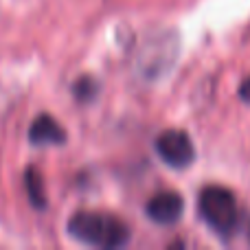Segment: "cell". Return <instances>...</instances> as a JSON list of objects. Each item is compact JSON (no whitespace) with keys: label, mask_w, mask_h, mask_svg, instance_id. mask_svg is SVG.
I'll use <instances>...</instances> for the list:
<instances>
[{"label":"cell","mask_w":250,"mask_h":250,"mask_svg":"<svg viewBox=\"0 0 250 250\" xmlns=\"http://www.w3.org/2000/svg\"><path fill=\"white\" fill-rule=\"evenodd\" d=\"M68 235L92 248H121L129 242V226L121 217L99 211H79L70 217Z\"/></svg>","instance_id":"1"},{"label":"cell","mask_w":250,"mask_h":250,"mask_svg":"<svg viewBox=\"0 0 250 250\" xmlns=\"http://www.w3.org/2000/svg\"><path fill=\"white\" fill-rule=\"evenodd\" d=\"M156 151L158 156L173 169H185L193 163L195 149L189 134L182 129H167L156 138Z\"/></svg>","instance_id":"3"},{"label":"cell","mask_w":250,"mask_h":250,"mask_svg":"<svg viewBox=\"0 0 250 250\" xmlns=\"http://www.w3.org/2000/svg\"><path fill=\"white\" fill-rule=\"evenodd\" d=\"M29 141L33 145H62L66 143V132L60 125L57 119H53L51 114H40L29 127Z\"/></svg>","instance_id":"6"},{"label":"cell","mask_w":250,"mask_h":250,"mask_svg":"<svg viewBox=\"0 0 250 250\" xmlns=\"http://www.w3.org/2000/svg\"><path fill=\"white\" fill-rule=\"evenodd\" d=\"M239 95H242L244 101H250V77L242 83V88H239Z\"/></svg>","instance_id":"9"},{"label":"cell","mask_w":250,"mask_h":250,"mask_svg":"<svg viewBox=\"0 0 250 250\" xmlns=\"http://www.w3.org/2000/svg\"><path fill=\"white\" fill-rule=\"evenodd\" d=\"M248 237H250V233H248Z\"/></svg>","instance_id":"10"},{"label":"cell","mask_w":250,"mask_h":250,"mask_svg":"<svg viewBox=\"0 0 250 250\" xmlns=\"http://www.w3.org/2000/svg\"><path fill=\"white\" fill-rule=\"evenodd\" d=\"M171 44L173 42L167 38H158L156 42H149L138 57V70L145 77H158V73H163L176 55V51H171Z\"/></svg>","instance_id":"4"},{"label":"cell","mask_w":250,"mask_h":250,"mask_svg":"<svg viewBox=\"0 0 250 250\" xmlns=\"http://www.w3.org/2000/svg\"><path fill=\"white\" fill-rule=\"evenodd\" d=\"M24 187L26 193H29V200L35 208L42 211L46 207V189H44V178L40 173L38 167H29L24 173Z\"/></svg>","instance_id":"7"},{"label":"cell","mask_w":250,"mask_h":250,"mask_svg":"<svg viewBox=\"0 0 250 250\" xmlns=\"http://www.w3.org/2000/svg\"><path fill=\"white\" fill-rule=\"evenodd\" d=\"M198 211L208 229L224 237L237 224V200L233 191H229L226 187H204L198 198Z\"/></svg>","instance_id":"2"},{"label":"cell","mask_w":250,"mask_h":250,"mask_svg":"<svg viewBox=\"0 0 250 250\" xmlns=\"http://www.w3.org/2000/svg\"><path fill=\"white\" fill-rule=\"evenodd\" d=\"M145 211L151 222L167 226V224H176L180 220L182 211H185V202H182V198L176 191H160L147 202Z\"/></svg>","instance_id":"5"},{"label":"cell","mask_w":250,"mask_h":250,"mask_svg":"<svg viewBox=\"0 0 250 250\" xmlns=\"http://www.w3.org/2000/svg\"><path fill=\"white\" fill-rule=\"evenodd\" d=\"M73 92H75V97H77L79 101H90V99H95L97 92H99V83L86 75V77H82L79 82H75Z\"/></svg>","instance_id":"8"}]
</instances>
